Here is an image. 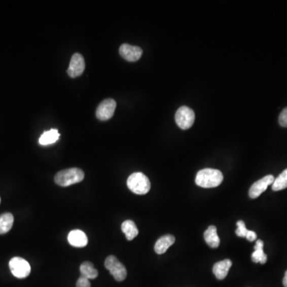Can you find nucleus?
<instances>
[{
	"label": "nucleus",
	"mask_w": 287,
	"mask_h": 287,
	"mask_svg": "<svg viewBox=\"0 0 287 287\" xmlns=\"http://www.w3.org/2000/svg\"><path fill=\"white\" fill-rule=\"evenodd\" d=\"M224 181V175L220 170L204 168L198 172L196 184L204 189H211L221 185Z\"/></svg>",
	"instance_id": "obj_1"
},
{
	"label": "nucleus",
	"mask_w": 287,
	"mask_h": 287,
	"mask_svg": "<svg viewBox=\"0 0 287 287\" xmlns=\"http://www.w3.org/2000/svg\"><path fill=\"white\" fill-rule=\"evenodd\" d=\"M85 177V173L82 169L78 168H67L60 171L54 176V181L57 185L62 187L70 186L80 183Z\"/></svg>",
	"instance_id": "obj_2"
},
{
	"label": "nucleus",
	"mask_w": 287,
	"mask_h": 287,
	"mask_svg": "<svg viewBox=\"0 0 287 287\" xmlns=\"http://www.w3.org/2000/svg\"><path fill=\"white\" fill-rule=\"evenodd\" d=\"M127 186L136 195H146L151 189L149 178L142 172H134L127 180Z\"/></svg>",
	"instance_id": "obj_3"
},
{
	"label": "nucleus",
	"mask_w": 287,
	"mask_h": 287,
	"mask_svg": "<svg viewBox=\"0 0 287 287\" xmlns=\"http://www.w3.org/2000/svg\"><path fill=\"white\" fill-rule=\"evenodd\" d=\"M104 267L110 270V274L118 281H122L126 278L127 270L118 258L114 256H110L106 258L104 261Z\"/></svg>",
	"instance_id": "obj_4"
},
{
	"label": "nucleus",
	"mask_w": 287,
	"mask_h": 287,
	"mask_svg": "<svg viewBox=\"0 0 287 287\" xmlns=\"http://www.w3.org/2000/svg\"><path fill=\"white\" fill-rule=\"evenodd\" d=\"M195 118L194 111L188 106H181L178 109L175 115L176 125L184 130L190 129L194 124Z\"/></svg>",
	"instance_id": "obj_5"
},
{
	"label": "nucleus",
	"mask_w": 287,
	"mask_h": 287,
	"mask_svg": "<svg viewBox=\"0 0 287 287\" xmlns=\"http://www.w3.org/2000/svg\"><path fill=\"white\" fill-rule=\"evenodd\" d=\"M10 270L18 278H25L30 275L31 268L28 262L23 258L15 257L9 263Z\"/></svg>",
	"instance_id": "obj_6"
},
{
	"label": "nucleus",
	"mask_w": 287,
	"mask_h": 287,
	"mask_svg": "<svg viewBox=\"0 0 287 287\" xmlns=\"http://www.w3.org/2000/svg\"><path fill=\"white\" fill-rule=\"evenodd\" d=\"M117 103L114 99H105L100 103L96 111V116L100 121H107L114 116Z\"/></svg>",
	"instance_id": "obj_7"
},
{
	"label": "nucleus",
	"mask_w": 287,
	"mask_h": 287,
	"mask_svg": "<svg viewBox=\"0 0 287 287\" xmlns=\"http://www.w3.org/2000/svg\"><path fill=\"white\" fill-rule=\"evenodd\" d=\"M86 68V62L82 54L76 53L71 58L67 74L70 78L81 76Z\"/></svg>",
	"instance_id": "obj_8"
},
{
	"label": "nucleus",
	"mask_w": 287,
	"mask_h": 287,
	"mask_svg": "<svg viewBox=\"0 0 287 287\" xmlns=\"http://www.w3.org/2000/svg\"><path fill=\"white\" fill-rule=\"evenodd\" d=\"M274 177L272 175H267L259 181H256L253 185L250 187L249 191V196L252 199H256L259 197L262 193L267 190L269 185L274 183Z\"/></svg>",
	"instance_id": "obj_9"
},
{
	"label": "nucleus",
	"mask_w": 287,
	"mask_h": 287,
	"mask_svg": "<svg viewBox=\"0 0 287 287\" xmlns=\"http://www.w3.org/2000/svg\"><path fill=\"white\" fill-rule=\"evenodd\" d=\"M121 56L129 62H136L141 58L143 51L142 49L136 46H131L129 44H123L119 49Z\"/></svg>",
	"instance_id": "obj_10"
},
{
	"label": "nucleus",
	"mask_w": 287,
	"mask_h": 287,
	"mask_svg": "<svg viewBox=\"0 0 287 287\" xmlns=\"http://www.w3.org/2000/svg\"><path fill=\"white\" fill-rule=\"evenodd\" d=\"M68 242L75 247H84L87 245L88 238L81 230H73L68 235Z\"/></svg>",
	"instance_id": "obj_11"
},
{
	"label": "nucleus",
	"mask_w": 287,
	"mask_h": 287,
	"mask_svg": "<svg viewBox=\"0 0 287 287\" xmlns=\"http://www.w3.org/2000/svg\"><path fill=\"white\" fill-rule=\"evenodd\" d=\"M232 266L230 259H224L223 261L218 262L213 267V273L217 279L223 280L228 276V271Z\"/></svg>",
	"instance_id": "obj_12"
},
{
	"label": "nucleus",
	"mask_w": 287,
	"mask_h": 287,
	"mask_svg": "<svg viewBox=\"0 0 287 287\" xmlns=\"http://www.w3.org/2000/svg\"><path fill=\"white\" fill-rule=\"evenodd\" d=\"M174 242H175V237L173 235H166L161 237L156 242L155 247H154L156 253L158 255L165 253Z\"/></svg>",
	"instance_id": "obj_13"
},
{
	"label": "nucleus",
	"mask_w": 287,
	"mask_h": 287,
	"mask_svg": "<svg viewBox=\"0 0 287 287\" xmlns=\"http://www.w3.org/2000/svg\"><path fill=\"white\" fill-rule=\"evenodd\" d=\"M207 244L210 247L217 248L220 246V240L217 234V228L214 226H210L203 234Z\"/></svg>",
	"instance_id": "obj_14"
},
{
	"label": "nucleus",
	"mask_w": 287,
	"mask_h": 287,
	"mask_svg": "<svg viewBox=\"0 0 287 287\" xmlns=\"http://www.w3.org/2000/svg\"><path fill=\"white\" fill-rule=\"evenodd\" d=\"M263 246H264V243L263 241L260 239L256 241L255 252L252 256V261L254 263H261V264H265L267 263V256L263 252Z\"/></svg>",
	"instance_id": "obj_15"
},
{
	"label": "nucleus",
	"mask_w": 287,
	"mask_h": 287,
	"mask_svg": "<svg viewBox=\"0 0 287 287\" xmlns=\"http://www.w3.org/2000/svg\"><path fill=\"white\" fill-rule=\"evenodd\" d=\"M121 230L125 233L128 240L131 241L136 238L139 233L136 224L132 220H125L121 225Z\"/></svg>",
	"instance_id": "obj_16"
},
{
	"label": "nucleus",
	"mask_w": 287,
	"mask_h": 287,
	"mask_svg": "<svg viewBox=\"0 0 287 287\" xmlns=\"http://www.w3.org/2000/svg\"><path fill=\"white\" fill-rule=\"evenodd\" d=\"M14 224V217L12 213H4L0 216V235L8 233L11 231Z\"/></svg>",
	"instance_id": "obj_17"
},
{
	"label": "nucleus",
	"mask_w": 287,
	"mask_h": 287,
	"mask_svg": "<svg viewBox=\"0 0 287 287\" xmlns=\"http://www.w3.org/2000/svg\"><path fill=\"white\" fill-rule=\"evenodd\" d=\"M59 132L57 129H51V130L43 132L42 136L40 138V144L41 146H48V145H52L55 143L57 140L59 139Z\"/></svg>",
	"instance_id": "obj_18"
},
{
	"label": "nucleus",
	"mask_w": 287,
	"mask_h": 287,
	"mask_svg": "<svg viewBox=\"0 0 287 287\" xmlns=\"http://www.w3.org/2000/svg\"><path fill=\"white\" fill-rule=\"evenodd\" d=\"M80 272L82 276L88 279H95L98 276V271L90 262H84L82 263L80 266Z\"/></svg>",
	"instance_id": "obj_19"
},
{
	"label": "nucleus",
	"mask_w": 287,
	"mask_h": 287,
	"mask_svg": "<svg viewBox=\"0 0 287 287\" xmlns=\"http://www.w3.org/2000/svg\"><path fill=\"white\" fill-rule=\"evenodd\" d=\"M287 188V168L281 172L278 178L274 179V183L272 184V190L274 192L283 190Z\"/></svg>",
	"instance_id": "obj_20"
},
{
	"label": "nucleus",
	"mask_w": 287,
	"mask_h": 287,
	"mask_svg": "<svg viewBox=\"0 0 287 287\" xmlns=\"http://www.w3.org/2000/svg\"><path fill=\"white\" fill-rule=\"evenodd\" d=\"M237 228L236 231H235V234L239 237H242V238H246V235L248 233V230L246 229V225H245V223L242 221V220H239L237 222Z\"/></svg>",
	"instance_id": "obj_21"
},
{
	"label": "nucleus",
	"mask_w": 287,
	"mask_h": 287,
	"mask_svg": "<svg viewBox=\"0 0 287 287\" xmlns=\"http://www.w3.org/2000/svg\"><path fill=\"white\" fill-rule=\"evenodd\" d=\"M278 121L281 126L287 128V107L281 111L278 118Z\"/></svg>",
	"instance_id": "obj_22"
},
{
	"label": "nucleus",
	"mask_w": 287,
	"mask_h": 287,
	"mask_svg": "<svg viewBox=\"0 0 287 287\" xmlns=\"http://www.w3.org/2000/svg\"><path fill=\"white\" fill-rule=\"evenodd\" d=\"M90 281L83 276H81L76 283V287H90Z\"/></svg>",
	"instance_id": "obj_23"
},
{
	"label": "nucleus",
	"mask_w": 287,
	"mask_h": 287,
	"mask_svg": "<svg viewBox=\"0 0 287 287\" xmlns=\"http://www.w3.org/2000/svg\"><path fill=\"white\" fill-rule=\"evenodd\" d=\"M246 239H247V240L250 241V242H253V241L257 239V235H256L255 231H248L247 235H246Z\"/></svg>",
	"instance_id": "obj_24"
},
{
	"label": "nucleus",
	"mask_w": 287,
	"mask_h": 287,
	"mask_svg": "<svg viewBox=\"0 0 287 287\" xmlns=\"http://www.w3.org/2000/svg\"><path fill=\"white\" fill-rule=\"evenodd\" d=\"M282 282H283L284 286L287 287V270L285 271V276H284L283 281H282Z\"/></svg>",
	"instance_id": "obj_25"
},
{
	"label": "nucleus",
	"mask_w": 287,
	"mask_h": 287,
	"mask_svg": "<svg viewBox=\"0 0 287 287\" xmlns=\"http://www.w3.org/2000/svg\"><path fill=\"white\" fill-rule=\"evenodd\" d=\"M0 203H1V199H0Z\"/></svg>",
	"instance_id": "obj_26"
}]
</instances>
